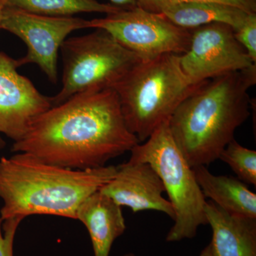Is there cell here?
<instances>
[{
	"mask_svg": "<svg viewBox=\"0 0 256 256\" xmlns=\"http://www.w3.org/2000/svg\"><path fill=\"white\" fill-rule=\"evenodd\" d=\"M124 122L114 89L77 94L52 106L12 151L73 170L106 166L139 144Z\"/></svg>",
	"mask_w": 256,
	"mask_h": 256,
	"instance_id": "1",
	"label": "cell"
},
{
	"mask_svg": "<svg viewBox=\"0 0 256 256\" xmlns=\"http://www.w3.org/2000/svg\"><path fill=\"white\" fill-rule=\"evenodd\" d=\"M256 82V66L200 84L169 120L173 138L192 168L218 160L250 116L248 90Z\"/></svg>",
	"mask_w": 256,
	"mask_h": 256,
	"instance_id": "2",
	"label": "cell"
},
{
	"mask_svg": "<svg viewBox=\"0 0 256 256\" xmlns=\"http://www.w3.org/2000/svg\"><path fill=\"white\" fill-rule=\"evenodd\" d=\"M117 166L80 170L50 164L18 152L0 158L2 220L32 215H53L76 220L82 202L109 182Z\"/></svg>",
	"mask_w": 256,
	"mask_h": 256,
	"instance_id": "3",
	"label": "cell"
},
{
	"mask_svg": "<svg viewBox=\"0 0 256 256\" xmlns=\"http://www.w3.org/2000/svg\"><path fill=\"white\" fill-rule=\"evenodd\" d=\"M200 85L186 76L180 55L166 54L141 60L112 89L128 129L141 143L169 121L180 104Z\"/></svg>",
	"mask_w": 256,
	"mask_h": 256,
	"instance_id": "4",
	"label": "cell"
},
{
	"mask_svg": "<svg viewBox=\"0 0 256 256\" xmlns=\"http://www.w3.org/2000/svg\"><path fill=\"white\" fill-rule=\"evenodd\" d=\"M130 152V161L148 163L154 170L169 196L174 218L166 242L194 238L200 226L207 224L206 200L193 168L173 138L169 121L161 124L144 142L134 146Z\"/></svg>",
	"mask_w": 256,
	"mask_h": 256,
	"instance_id": "5",
	"label": "cell"
},
{
	"mask_svg": "<svg viewBox=\"0 0 256 256\" xmlns=\"http://www.w3.org/2000/svg\"><path fill=\"white\" fill-rule=\"evenodd\" d=\"M62 87L50 97L52 106L82 92L112 89L140 58L101 28L66 38L60 48Z\"/></svg>",
	"mask_w": 256,
	"mask_h": 256,
	"instance_id": "6",
	"label": "cell"
},
{
	"mask_svg": "<svg viewBox=\"0 0 256 256\" xmlns=\"http://www.w3.org/2000/svg\"><path fill=\"white\" fill-rule=\"evenodd\" d=\"M88 28L105 30L142 62L162 55H182L191 41V30L176 26L162 14L139 6L88 20Z\"/></svg>",
	"mask_w": 256,
	"mask_h": 256,
	"instance_id": "7",
	"label": "cell"
},
{
	"mask_svg": "<svg viewBox=\"0 0 256 256\" xmlns=\"http://www.w3.org/2000/svg\"><path fill=\"white\" fill-rule=\"evenodd\" d=\"M88 28V20L75 16H50L5 6L0 28L22 40L28 46L18 66L36 64L52 84L58 80V50L72 32Z\"/></svg>",
	"mask_w": 256,
	"mask_h": 256,
	"instance_id": "8",
	"label": "cell"
},
{
	"mask_svg": "<svg viewBox=\"0 0 256 256\" xmlns=\"http://www.w3.org/2000/svg\"><path fill=\"white\" fill-rule=\"evenodd\" d=\"M182 68L192 84L256 66L228 25L214 23L191 31L190 48L180 56Z\"/></svg>",
	"mask_w": 256,
	"mask_h": 256,
	"instance_id": "9",
	"label": "cell"
},
{
	"mask_svg": "<svg viewBox=\"0 0 256 256\" xmlns=\"http://www.w3.org/2000/svg\"><path fill=\"white\" fill-rule=\"evenodd\" d=\"M18 62L0 52V132L18 142L52 106L31 80L18 72Z\"/></svg>",
	"mask_w": 256,
	"mask_h": 256,
	"instance_id": "10",
	"label": "cell"
},
{
	"mask_svg": "<svg viewBox=\"0 0 256 256\" xmlns=\"http://www.w3.org/2000/svg\"><path fill=\"white\" fill-rule=\"evenodd\" d=\"M100 191L119 206L129 207L134 213L156 210L174 220L173 207L169 200L162 196L164 185L148 163L129 160L118 166L114 178Z\"/></svg>",
	"mask_w": 256,
	"mask_h": 256,
	"instance_id": "11",
	"label": "cell"
},
{
	"mask_svg": "<svg viewBox=\"0 0 256 256\" xmlns=\"http://www.w3.org/2000/svg\"><path fill=\"white\" fill-rule=\"evenodd\" d=\"M204 210L214 256H256V218L232 214L210 200Z\"/></svg>",
	"mask_w": 256,
	"mask_h": 256,
	"instance_id": "12",
	"label": "cell"
},
{
	"mask_svg": "<svg viewBox=\"0 0 256 256\" xmlns=\"http://www.w3.org/2000/svg\"><path fill=\"white\" fill-rule=\"evenodd\" d=\"M76 220L88 230L95 256H109L114 240L126 229L122 207L100 190L80 205Z\"/></svg>",
	"mask_w": 256,
	"mask_h": 256,
	"instance_id": "13",
	"label": "cell"
},
{
	"mask_svg": "<svg viewBox=\"0 0 256 256\" xmlns=\"http://www.w3.org/2000/svg\"><path fill=\"white\" fill-rule=\"evenodd\" d=\"M205 198L232 214L256 218V194L238 178L214 175L206 166L193 168Z\"/></svg>",
	"mask_w": 256,
	"mask_h": 256,
	"instance_id": "14",
	"label": "cell"
},
{
	"mask_svg": "<svg viewBox=\"0 0 256 256\" xmlns=\"http://www.w3.org/2000/svg\"><path fill=\"white\" fill-rule=\"evenodd\" d=\"M160 14L185 30L222 23L228 25L235 31L242 26L250 13L230 5L203 2L174 5L166 8Z\"/></svg>",
	"mask_w": 256,
	"mask_h": 256,
	"instance_id": "15",
	"label": "cell"
},
{
	"mask_svg": "<svg viewBox=\"0 0 256 256\" xmlns=\"http://www.w3.org/2000/svg\"><path fill=\"white\" fill-rule=\"evenodd\" d=\"M5 6L50 16H74L80 13L108 14L122 8L97 0H4Z\"/></svg>",
	"mask_w": 256,
	"mask_h": 256,
	"instance_id": "16",
	"label": "cell"
},
{
	"mask_svg": "<svg viewBox=\"0 0 256 256\" xmlns=\"http://www.w3.org/2000/svg\"><path fill=\"white\" fill-rule=\"evenodd\" d=\"M218 160L230 166L237 178L246 184L256 185V152L234 139L220 153Z\"/></svg>",
	"mask_w": 256,
	"mask_h": 256,
	"instance_id": "17",
	"label": "cell"
},
{
	"mask_svg": "<svg viewBox=\"0 0 256 256\" xmlns=\"http://www.w3.org/2000/svg\"><path fill=\"white\" fill-rule=\"evenodd\" d=\"M138 6L154 13H161L166 8L188 2H217L240 8L248 13H256V0H136Z\"/></svg>",
	"mask_w": 256,
	"mask_h": 256,
	"instance_id": "18",
	"label": "cell"
},
{
	"mask_svg": "<svg viewBox=\"0 0 256 256\" xmlns=\"http://www.w3.org/2000/svg\"><path fill=\"white\" fill-rule=\"evenodd\" d=\"M234 36L256 64V14L250 13L244 24L234 31Z\"/></svg>",
	"mask_w": 256,
	"mask_h": 256,
	"instance_id": "19",
	"label": "cell"
},
{
	"mask_svg": "<svg viewBox=\"0 0 256 256\" xmlns=\"http://www.w3.org/2000/svg\"><path fill=\"white\" fill-rule=\"evenodd\" d=\"M23 218H15L4 220L3 223V230L2 232V220L0 218V256H13V246L15 235L18 225Z\"/></svg>",
	"mask_w": 256,
	"mask_h": 256,
	"instance_id": "20",
	"label": "cell"
},
{
	"mask_svg": "<svg viewBox=\"0 0 256 256\" xmlns=\"http://www.w3.org/2000/svg\"><path fill=\"white\" fill-rule=\"evenodd\" d=\"M112 4L122 8V9H130L137 6L136 0H110Z\"/></svg>",
	"mask_w": 256,
	"mask_h": 256,
	"instance_id": "21",
	"label": "cell"
},
{
	"mask_svg": "<svg viewBox=\"0 0 256 256\" xmlns=\"http://www.w3.org/2000/svg\"><path fill=\"white\" fill-rule=\"evenodd\" d=\"M198 256H214L213 252H212V246L210 244L207 245L202 250L201 254Z\"/></svg>",
	"mask_w": 256,
	"mask_h": 256,
	"instance_id": "22",
	"label": "cell"
},
{
	"mask_svg": "<svg viewBox=\"0 0 256 256\" xmlns=\"http://www.w3.org/2000/svg\"><path fill=\"white\" fill-rule=\"evenodd\" d=\"M5 8L4 0H0V21H1L2 14L3 10Z\"/></svg>",
	"mask_w": 256,
	"mask_h": 256,
	"instance_id": "23",
	"label": "cell"
},
{
	"mask_svg": "<svg viewBox=\"0 0 256 256\" xmlns=\"http://www.w3.org/2000/svg\"><path fill=\"white\" fill-rule=\"evenodd\" d=\"M5 146H6V143H5V141L2 138H0V150L3 149L4 148Z\"/></svg>",
	"mask_w": 256,
	"mask_h": 256,
	"instance_id": "24",
	"label": "cell"
},
{
	"mask_svg": "<svg viewBox=\"0 0 256 256\" xmlns=\"http://www.w3.org/2000/svg\"><path fill=\"white\" fill-rule=\"evenodd\" d=\"M124 256H136L132 252H129V254H124Z\"/></svg>",
	"mask_w": 256,
	"mask_h": 256,
	"instance_id": "25",
	"label": "cell"
}]
</instances>
